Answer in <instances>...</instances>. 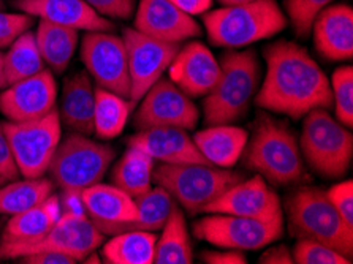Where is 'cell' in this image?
I'll use <instances>...</instances> for the list:
<instances>
[{
  "label": "cell",
  "instance_id": "cell-1",
  "mask_svg": "<svg viewBox=\"0 0 353 264\" xmlns=\"http://www.w3.org/2000/svg\"><path fill=\"white\" fill-rule=\"evenodd\" d=\"M266 74L255 105L274 114L299 121L317 108L333 106L330 79L306 48L279 40L265 48Z\"/></svg>",
  "mask_w": 353,
  "mask_h": 264
},
{
  "label": "cell",
  "instance_id": "cell-2",
  "mask_svg": "<svg viewBox=\"0 0 353 264\" xmlns=\"http://www.w3.org/2000/svg\"><path fill=\"white\" fill-rule=\"evenodd\" d=\"M241 157L245 168L276 187L301 184L306 176L295 130L265 110L256 116Z\"/></svg>",
  "mask_w": 353,
  "mask_h": 264
},
{
  "label": "cell",
  "instance_id": "cell-3",
  "mask_svg": "<svg viewBox=\"0 0 353 264\" xmlns=\"http://www.w3.org/2000/svg\"><path fill=\"white\" fill-rule=\"evenodd\" d=\"M201 16L211 45L228 50L271 39L288 24L287 14L276 0L225 5Z\"/></svg>",
  "mask_w": 353,
  "mask_h": 264
},
{
  "label": "cell",
  "instance_id": "cell-4",
  "mask_svg": "<svg viewBox=\"0 0 353 264\" xmlns=\"http://www.w3.org/2000/svg\"><path fill=\"white\" fill-rule=\"evenodd\" d=\"M221 77L203 100L206 125L233 123L248 114L260 85V61L254 50L228 51L221 57Z\"/></svg>",
  "mask_w": 353,
  "mask_h": 264
},
{
  "label": "cell",
  "instance_id": "cell-5",
  "mask_svg": "<svg viewBox=\"0 0 353 264\" xmlns=\"http://www.w3.org/2000/svg\"><path fill=\"white\" fill-rule=\"evenodd\" d=\"M285 215L290 234L322 242L353 260V228L342 220L319 187H298L285 198Z\"/></svg>",
  "mask_w": 353,
  "mask_h": 264
},
{
  "label": "cell",
  "instance_id": "cell-6",
  "mask_svg": "<svg viewBox=\"0 0 353 264\" xmlns=\"http://www.w3.org/2000/svg\"><path fill=\"white\" fill-rule=\"evenodd\" d=\"M299 150L315 174L323 179H341L350 170L353 134L323 108L303 117Z\"/></svg>",
  "mask_w": 353,
  "mask_h": 264
},
{
  "label": "cell",
  "instance_id": "cell-7",
  "mask_svg": "<svg viewBox=\"0 0 353 264\" xmlns=\"http://www.w3.org/2000/svg\"><path fill=\"white\" fill-rule=\"evenodd\" d=\"M244 179V172L201 163H160L152 171V182L165 188L190 215L203 212L208 204Z\"/></svg>",
  "mask_w": 353,
  "mask_h": 264
},
{
  "label": "cell",
  "instance_id": "cell-8",
  "mask_svg": "<svg viewBox=\"0 0 353 264\" xmlns=\"http://www.w3.org/2000/svg\"><path fill=\"white\" fill-rule=\"evenodd\" d=\"M114 159L113 145L73 132L61 139L48 172L52 184L61 190L83 192L101 182Z\"/></svg>",
  "mask_w": 353,
  "mask_h": 264
},
{
  "label": "cell",
  "instance_id": "cell-9",
  "mask_svg": "<svg viewBox=\"0 0 353 264\" xmlns=\"http://www.w3.org/2000/svg\"><path fill=\"white\" fill-rule=\"evenodd\" d=\"M105 236L100 233L88 214L62 212L56 225L41 238L18 244H0V260H18L39 252H61L84 261L85 258L103 244Z\"/></svg>",
  "mask_w": 353,
  "mask_h": 264
},
{
  "label": "cell",
  "instance_id": "cell-10",
  "mask_svg": "<svg viewBox=\"0 0 353 264\" xmlns=\"http://www.w3.org/2000/svg\"><path fill=\"white\" fill-rule=\"evenodd\" d=\"M10 149L24 177H41L48 172L51 159L62 139V122L59 111L29 122H5Z\"/></svg>",
  "mask_w": 353,
  "mask_h": 264
},
{
  "label": "cell",
  "instance_id": "cell-11",
  "mask_svg": "<svg viewBox=\"0 0 353 264\" xmlns=\"http://www.w3.org/2000/svg\"><path fill=\"white\" fill-rule=\"evenodd\" d=\"M283 234V215L271 220L212 214L194 223V236L200 241L234 250H259L279 241Z\"/></svg>",
  "mask_w": 353,
  "mask_h": 264
},
{
  "label": "cell",
  "instance_id": "cell-12",
  "mask_svg": "<svg viewBox=\"0 0 353 264\" xmlns=\"http://www.w3.org/2000/svg\"><path fill=\"white\" fill-rule=\"evenodd\" d=\"M79 54L85 70L99 88L130 100V73L122 37L111 32H88L81 41Z\"/></svg>",
  "mask_w": 353,
  "mask_h": 264
},
{
  "label": "cell",
  "instance_id": "cell-13",
  "mask_svg": "<svg viewBox=\"0 0 353 264\" xmlns=\"http://www.w3.org/2000/svg\"><path fill=\"white\" fill-rule=\"evenodd\" d=\"M122 40L125 45L130 73V100L137 103L149 88L162 78L163 72L181 50V43L154 39L137 30L135 27L124 29Z\"/></svg>",
  "mask_w": 353,
  "mask_h": 264
},
{
  "label": "cell",
  "instance_id": "cell-14",
  "mask_svg": "<svg viewBox=\"0 0 353 264\" xmlns=\"http://www.w3.org/2000/svg\"><path fill=\"white\" fill-rule=\"evenodd\" d=\"M200 119V111L187 94L170 78H159L138 106L133 125L137 130L154 127H176L192 130Z\"/></svg>",
  "mask_w": 353,
  "mask_h": 264
},
{
  "label": "cell",
  "instance_id": "cell-15",
  "mask_svg": "<svg viewBox=\"0 0 353 264\" xmlns=\"http://www.w3.org/2000/svg\"><path fill=\"white\" fill-rule=\"evenodd\" d=\"M57 84L51 70L16 81L0 94V112L10 122L37 121L56 110Z\"/></svg>",
  "mask_w": 353,
  "mask_h": 264
},
{
  "label": "cell",
  "instance_id": "cell-16",
  "mask_svg": "<svg viewBox=\"0 0 353 264\" xmlns=\"http://www.w3.org/2000/svg\"><path fill=\"white\" fill-rule=\"evenodd\" d=\"M84 211L103 236L133 231L138 220L135 198L116 185H90L81 192Z\"/></svg>",
  "mask_w": 353,
  "mask_h": 264
},
{
  "label": "cell",
  "instance_id": "cell-17",
  "mask_svg": "<svg viewBox=\"0 0 353 264\" xmlns=\"http://www.w3.org/2000/svg\"><path fill=\"white\" fill-rule=\"evenodd\" d=\"M203 212L228 214L239 217L271 220L282 217L281 198L261 176L238 182L208 204Z\"/></svg>",
  "mask_w": 353,
  "mask_h": 264
},
{
  "label": "cell",
  "instance_id": "cell-18",
  "mask_svg": "<svg viewBox=\"0 0 353 264\" xmlns=\"http://www.w3.org/2000/svg\"><path fill=\"white\" fill-rule=\"evenodd\" d=\"M168 70L170 79L190 99L210 94L221 77V63L200 41L181 46Z\"/></svg>",
  "mask_w": 353,
  "mask_h": 264
},
{
  "label": "cell",
  "instance_id": "cell-19",
  "mask_svg": "<svg viewBox=\"0 0 353 264\" xmlns=\"http://www.w3.org/2000/svg\"><path fill=\"white\" fill-rule=\"evenodd\" d=\"M16 10L48 23L85 32H111L114 24L84 0H13Z\"/></svg>",
  "mask_w": 353,
  "mask_h": 264
},
{
  "label": "cell",
  "instance_id": "cell-20",
  "mask_svg": "<svg viewBox=\"0 0 353 264\" xmlns=\"http://www.w3.org/2000/svg\"><path fill=\"white\" fill-rule=\"evenodd\" d=\"M135 29L154 39L174 43L201 35V27L194 16L181 12L170 0H140Z\"/></svg>",
  "mask_w": 353,
  "mask_h": 264
},
{
  "label": "cell",
  "instance_id": "cell-21",
  "mask_svg": "<svg viewBox=\"0 0 353 264\" xmlns=\"http://www.w3.org/2000/svg\"><path fill=\"white\" fill-rule=\"evenodd\" d=\"M314 46L326 61L345 62L353 57V10L347 3L325 7L315 16Z\"/></svg>",
  "mask_w": 353,
  "mask_h": 264
},
{
  "label": "cell",
  "instance_id": "cell-22",
  "mask_svg": "<svg viewBox=\"0 0 353 264\" xmlns=\"http://www.w3.org/2000/svg\"><path fill=\"white\" fill-rule=\"evenodd\" d=\"M127 145L141 149L152 160L167 165L201 163L211 165L196 149L194 138H190L184 128L154 127L138 130L128 138Z\"/></svg>",
  "mask_w": 353,
  "mask_h": 264
},
{
  "label": "cell",
  "instance_id": "cell-23",
  "mask_svg": "<svg viewBox=\"0 0 353 264\" xmlns=\"http://www.w3.org/2000/svg\"><path fill=\"white\" fill-rule=\"evenodd\" d=\"M95 89L88 72L70 74L63 83L59 117L74 133L89 136L94 133Z\"/></svg>",
  "mask_w": 353,
  "mask_h": 264
},
{
  "label": "cell",
  "instance_id": "cell-24",
  "mask_svg": "<svg viewBox=\"0 0 353 264\" xmlns=\"http://www.w3.org/2000/svg\"><path fill=\"white\" fill-rule=\"evenodd\" d=\"M249 133L232 123L208 125V128L196 132L194 141L196 149L212 166L232 168L241 160L248 143Z\"/></svg>",
  "mask_w": 353,
  "mask_h": 264
},
{
  "label": "cell",
  "instance_id": "cell-25",
  "mask_svg": "<svg viewBox=\"0 0 353 264\" xmlns=\"http://www.w3.org/2000/svg\"><path fill=\"white\" fill-rule=\"evenodd\" d=\"M61 214V199L59 195L51 193L45 201L28 211L10 215L8 223L0 236V244H18L39 239L56 225Z\"/></svg>",
  "mask_w": 353,
  "mask_h": 264
},
{
  "label": "cell",
  "instance_id": "cell-26",
  "mask_svg": "<svg viewBox=\"0 0 353 264\" xmlns=\"http://www.w3.org/2000/svg\"><path fill=\"white\" fill-rule=\"evenodd\" d=\"M34 35L46 67L54 73L65 72L77 51L78 30L40 19Z\"/></svg>",
  "mask_w": 353,
  "mask_h": 264
},
{
  "label": "cell",
  "instance_id": "cell-27",
  "mask_svg": "<svg viewBox=\"0 0 353 264\" xmlns=\"http://www.w3.org/2000/svg\"><path fill=\"white\" fill-rule=\"evenodd\" d=\"M160 231L162 234L157 236L154 264L194 263V249H192L184 212L176 204Z\"/></svg>",
  "mask_w": 353,
  "mask_h": 264
},
{
  "label": "cell",
  "instance_id": "cell-28",
  "mask_svg": "<svg viewBox=\"0 0 353 264\" xmlns=\"http://www.w3.org/2000/svg\"><path fill=\"white\" fill-rule=\"evenodd\" d=\"M157 234L133 230L114 234L101 249V258L110 264H154Z\"/></svg>",
  "mask_w": 353,
  "mask_h": 264
},
{
  "label": "cell",
  "instance_id": "cell-29",
  "mask_svg": "<svg viewBox=\"0 0 353 264\" xmlns=\"http://www.w3.org/2000/svg\"><path fill=\"white\" fill-rule=\"evenodd\" d=\"M154 160L141 149L128 145L124 155L111 170V184L119 187L132 198L143 196L152 188Z\"/></svg>",
  "mask_w": 353,
  "mask_h": 264
},
{
  "label": "cell",
  "instance_id": "cell-30",
  "mask_svg": "<svg viewBox=\"0 0 353 264\" xmlns=\"http://www.w3.org/2000/svg\"><path fill=\"white\" fill-rule=\"evenodd\" d=\"M133 101L103 88L95 89L94 133L99 139H113L124 132Z\"/></svg>",
  "mask_w": 353,
  "mask_h": 264
},
{
  "label": "cell",
  "instance_id": "cell-31",
  "mask_svg": "<svg viewBox=\"0 0 353 264\" xmlns=\"http://www.w3.org/2000/svg\"><path fill=\"white\" fill-rule=\"evenodd\" d=\"M48 177H24L12 181L0 188V215H14L28 211L45 201L54 190Z\"/></svg>",
  "mask_w": 353,
  "mask_h": 264
},
{
  "label": "cell",
  "instance_id": "cell-32",
  "mask_svg": "<svg viewBox=\"0 0 353 264\" xmlns=\"http://www.w3.org/2000/svg\"><path fill=\"white\" fill-rule=\"evenodd\" d=\"M3 67L7 85L34 77L46 68V63L37 46L35 35L30 30L24 32L10 45L8 52L3 54Z\"/></svg>",
  "mask_w": 353,
  "mask_h": 264
},
{
  "label": "cell",
  "instance_id": "cell-33",
  "mask_svg": "<svg viewBox=\"0 0 353 264\" xmlns=\"http://www.w3.org/2000/svg\"><path fill=\"white\" fill-rule=\"evenodd\" d=\"M138 207V220L133 230L157 231L167 222L171 209L174 206V199L162 187H154L144 193L143 196L135 198Z\"/></svg>",
  "mask_w": 353,
  "mask_h": 264
},
{
  "label": "cell",
  "instance_id": "cell-34",
  "mask_svg": "<svg viewBox=\"0 0 353 264\" xmlns=\"http://www.w3.org/2000/svg\"><path fill=\"white\" fill-rule=\"evenodd\" d=\"M331 92L336 108V119L347 128L353 125V68L342 65L331 77Z\"/></svg>",
  "mask_w": 353,
  "mask_h": 264
},
{
  "label": "cell",
  "instance_id": "cell-35",
  "mask_svg": "<svg viewBox=\"0 0 353 264\" xmlns=\"http://www.w3.org/2000/svg\"><path fill=\"white\" fill-rule=\"evenodd\" d=\"M333 0H285L283 7L287 12V19L292 24L298 37H307L317 16L325 7L331 5Z\"/></svg>",
  "mask_w": 353,
  "mask_h": 264
},
{
  "label": "cell",
  "instance_id": "cell-36",
  "mask_svg": "<svg viewBox=\"0 0 353 264\" xmlns=\"http://www.w3.org/2000/svg\"><path fill=\"white\" fill-rule=\"evenodd\" d=\"M292 253L296 264H352L350 258L322 242L307 238L298 239Z\"/></svg>",
  "mask_w": 353,
  "mask_h": 264
},
{
  "label": "cell",
  "instance_id": "cell-37",
  "mask_svg": "<svg viewBox=\"0 0 353 264\" xmlns=\"http://www.w3.org/2000/svg\"><path fill=\"white\" fill-rule=\"evenodd\" d=\"M34 26V16L28 13H5L0 12V50L10 45Z\"/></svg>",
  "mask_w": 353,
  "mask_h": 264
},
{
  "label": "cell",
  "instance_id": "cell-38",
  "mask_svg": "<svg viewBox=\"0 0 353 264\" xmlns=\"http://www.w3.org/2000/svg\"><path fill=\"white\" fill-rule=\"evenodd\" d=\"M326 192L330 203L338 211L344 222L353 228V182L352 179L342 181L330 187Z\"/></svg>",
  "mask_w": 353,
  "mask_h": 264
},
{
  "label": "cell",
  "instance_id": "cell-39",
  "mask_svg": "<svg viewBox=\"0 0 353 264\" xmlns=\"http://www.w3.org/2000/svg\"><path fill=\"white\" fill-rule=\"evenodd\" d=\"M90 8L110 19H128L135 10V0H84Z\"/></svg>",
  "mask_w": 353,
  "mask_h": 264
},
{
  "label": "cell",
  "instance_id": "cell-40",
  "mask_svg": "<svg viewBox=\"0 0 353 264\" xmlns=\"http://www.w3.org/2000/svg\"><path fill=\"white\" fill-rule=\"evenodd\" d=\"M19 170L16 166L12 149H10L7 134L3 132V125L0 123V185L19 179Z\"/></svg>",
  "mask_w": 353,
  "mask_h": 264
},
{
  "label": "cell",
  "instance_id": "cell-41",
  "mask_svg": "<svg viewBox=\"0 0 353 264\" xmlns=\"http://www.w3.org/2000/svg\"><path fill=\"white\" fill-rule=\"evenodd\" d=\"M200 260L206 264H248V256L243 250H205L200 253Z\"/></svg>",
  "mask_w": 353,
  "mask_h": 264
},
{
  "label": "cell",
  "instance_id": "cell-42",
  "mask_svg": "<svg viewBox=\"0 0 353 264\" xmlns=\"http://www.w3.org/2000/svg\"><path fill=\"white\" fill-rule=\"evenodd\" d=\"M18 263L23 264H74L78 263L74 258L61 252H39L18 258Z\"/></svg>",
  "mask_w": 353,
  "mask_h": 264
},
{
  "label": "cell",
  "instance_id": "cell-43",
  "mask_svg": "<svg viewBox=\"0 0 353 264\" xmlns=\"http://www.w3.org/2000/svg\"><path fill=\"white\" fill-rule=\"evenodd\" d=\"M259 263L260 264H295V261H293V253L285 244L268 247V249L260 255Z\"/></svg>",
  "mask_w": 353,
  "mask_h": 264
},
{
  "label": "cell",
  "instance_id": "cell-44",
  "mask_svg": "<svg viewBox=\"0 0 353 264\" xmlns=\"http://www.w3.org/2000/svg\"><path fill=\"white\" fill-rule=\"evenodd\" d=\"M170 2L189 16L205 14L212 7V0H170Z\"/></svg>",
  "mask_w": 353,
  "mask_h": 264
},
{
  "label": "cell",
  "instance_id": "cell-45",
  "mask_svg": "<svg viewBox=\"0 0 353 264\" xmlns=\"http://www.w3.org/2000/svg\"><path fill=\"white\" fill-rule=\"evenodd\" d=\"M7 88V79H5V67H3V54L0 52V89Z\"/></svg>",
  "mask_w": 353,
  "mask_h": 264
},
{
  "label": "cell",
  "instance_id": "cell-46",
  "mask_svg": "<svg viewBox=\"0 0 353 264\" xmlns=\"http://www.w3.org/2000/svg\"><path fill=\"white\" fill-rule=\"evenodd\" d=\"M217 2H221L223 7L225 5H241V3H250V2H259V0H217Z\"/></svg>",
  "mask_w": 353,
  "mask_h": 264
},
{
  "label": "cell",
  "instance_id": "cell-47",
  "mask_svg": "<svg viewBox=\"0 0 353 264\" xmlns=\"http://www.w3.org/2000/svg\"><path fill=\"white\" fill-rule=\"evenodd\" d=\"M5 7H7V0H0V12H3Z\"/></svg>",
  "mask_w": 353,
  "mask_h": 264
},
{
  "label": "cell",
  "instance_id": "cell-48",
  "mask_svg": "<svg viewBox=\"0 0 353 264\" xmlns=\"http://www.w3.org/2000/svg\"><path fill=\"white\" fill-rule=\"evenodd\" d=\"M0 230H2V222H0Z\"/></svg>",
  "mask_w": 353,
  "mask_h": 264
}]
</instances>
